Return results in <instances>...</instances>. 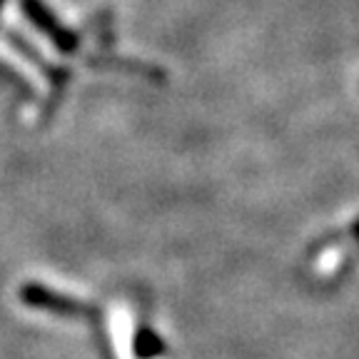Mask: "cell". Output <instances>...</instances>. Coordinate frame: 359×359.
I'll return each instance as SVG.
<instances>
[{
	"instance_id": "6da1fadb",
	"label": "cell",
	"mask_w": 359,
	"mask_h": 359,
	"mask_svg": "<svg viewBox=\"0 0 359 359\" xmlns=\"http://www.w3.org/2000/svg\"><path fill=\"white\" fill-rule=\"evenodd\" d=\"M20 8H22V13L28 15V20L55 45L57 50L73 53L75 48H78V35L70 28H65V25L53 15V11L45 6L43 0H20Z\"/></svg>"
},
{
	"instance_id": "7a4b0ae2",
	"label": "cell",
	"mask_w": 359,
	"mask_h": 359,
	"mask_svg": "<svg viewBox=\"0 0 359 359\" xmlns=\"http://www.w3.org/2000/svg\"><path fill=\"white\" fill-rule=\"evenodd\" d=\"M20 299H22V304H28V307L45 309V312H53V314L75 317V314L85 312L83 302L67 297V294H60V292L50 290V287L35 285V282H28V285L20 287Z\"/></svg>"
},
{
	"instance_id": "3957f363",
	"label": "cell",
	"mask_w": 359,
	"mask_h": 359,
	"mask_svg": "<svg viewBox=\"0 0 359 359\" xmlns=\"http://www.w3.org/2000/svg\"><path fill=\"white\" fill-rule=\"evenodd\" d=\"M133 352L137 359H157L168 352V347H165L163 337L157 334L152 327H140V330L135 332Z\"/></svg>"
},
{
	"instance_id": "277c9868",
	"label": "cell",
	"mask_w": 359,
	"mask_h": 359,
	"mask_svg": "<svg viewBox=\"0 0 359 359\" xmlns=\"http://www.w3.org/2000/svg\"><path fill=\"white\" fill-rule=\"evenodd\" d=\"M354 235H357V242H359V219L354 222Z\"/></svg>"
},
{
	"instance_id": "5b68a950",
	"label": "cell",
	"mask_w": 359,
	"mask_h": 359,
	"mask_svg": "<svg viewBox=\"0 0 359 359\" xmlns=\"http://www.w3.org/2000/svg\"><path fill=\"white\" fill-rule=\"evenodd\" d=\"M0 6H3V0H0Z\"/></svg>"
}]
</instances>
